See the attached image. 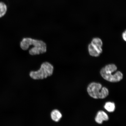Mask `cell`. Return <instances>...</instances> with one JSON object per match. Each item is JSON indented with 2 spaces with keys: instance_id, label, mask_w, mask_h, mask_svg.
Wrapping results in <instances>:
<instances>
[{
  "instance_id": "7",
  "label": "cell",
  "mask_w": 126,
  "mask_h": 126,
  "mask_svg": "<svg viewBox=\"0 0 126 126\" xmlns=\"http://www.w3.org/2000/svg\"><path fill=\"white\" fill-rule=\"evenodd\" d=\"M62 114L60 111L57 110H53L51 113V119L55 122H59L62 118Z\"/></svg>"
},
{
  "instance_id": "8",
  "label": "cell",
  "mask_w": 126,
  "mask_h": 126,
  "mask_svg": "<svg viewBox=\"0 0 126 126\" xmlns=\"http://www.w3.org/2000/svg\"><path fill=\"white\" fill-rule=\"evenodd\" d=\"M104 108L109 112H112L114 111L115 106L114 102H109L105 103Z\"/></svg>"
},
{
  "instance_id": "5",
  "label": "cell",
  "mask_w": 126,
  "mask_h": 126,
  "mask_svg": "<svg viewBox=\"0 0 126 126\" xmlns=\"http://www.w3.org/2000/svg\"><path fill=\"white\" fill-rule=\"evenodd\" d=\"M102 41L100 39L95 38L93 39L89 45V51L90 54L93 56H98L102 52Z\"/></svg>"
},
{
  "instance_id": "2",
  "label": "cell",
  "mask_w": 126,
  "mask_h": 126,
  "mask_svg": "<svg viewBox=\"0 0 126 126\" xmlns=\"http://www.w3.org/2000/svg\"><path fill=\"white\" fill-rule=\"evenodd\" d=\"M117 69V67L114 64H110L102 68L100 73L102 78L107 81L112 82H118L122 79L123 75L119 71L113 74Z\"/></svg>"
},
{
  "instance_id": "6",
  "label": "cell",
  "mask_w": 126,
  "mask_h": 126,
  "mask_svg": "<svg viewBox=\"0 0 126 126\" xmlns=\"http://www.w3.org/2000/svg\"><path fill=\"white\" fill-rule=\"evenodd\" d=\"M109 119L108 116L106 113L102 111H100L97 112L95 119L96 122L101 124L104 121H107Z\"/></svg>"
},
{
  "instance_id": "3",
  "label": "cell",
  "mask_w": 126,
  "mask_h": 126,
  "mask_svg": "<svg viewBox=\"0 0 126 126\" xmlns=\"http://www.w3.org/2000/svg\"><path fill=\"white\" fill-rule=\"evenodd\" d=\"M54 67L49 63L44 62L41 65L40 68L37 71H32L29 75L33 79H43L53 75Z\"/></svg>"
},
{
  "instance_id": "9",
  "label": "cell",
  "mask_w": 126,
  "mask_h": 126,
  "mask_svg": "<svg viewBox=\"0 0 126 126\" xmlns=\"http://www.w3.org/2000/svg\"><path fill=\"white\" fill-rule=\"evenodd\" d=\"M7 11V7L4 3L0 2V18L4 16Z\"/></svg>"
},
{
  "instance_id": "1",
  "label": "cell",
  "mask_w": 126,
  "mask_h": 126,
  "mask_svg": "<svg viewBox=\"0 0 126 126\" xmlns=\"http://www.w3.org/2000/svg\"><path fill=\"white\" fill-rule=\"evenodd\" d=\"M32 45L34 47L29 50V54L32 56L43 54L47 51L46 44L42 40L24 38L20 42V47L25 51L28 50Z\"/></svg>"
},
{
  "instance_id": "4",
  "label": "cell",
  "mask_w": 126,
  "mask_h": 126,
  "mask_svg": "<svg viewBox=\"0 0 126 126\" xmlns=\"http://www.w3.org/2000/svg\"><path fill=\"white\" fill-rule=\"evenodd\" d=\"M87 91L89 95L94 99L105 98L109 94L107 88L102 87L100 83L95 82H93L89 84Z\"/></svg>"
},
{
  "instance_id": "10",
  "label": "cell",
  "mask_w": 126,
  "mask_h": 126,
  "mask_svg": "<svg viewBox=\"0 0 126 126\" xmlns=\"http://www.w3.org/2000/svg\"><path fill=\"white\" fill-rule=\"evenodd\" d=\"M126 31L124 32L123 34V38L124 40L125 41H126Z\"/></svg>"
}]
</instances>
